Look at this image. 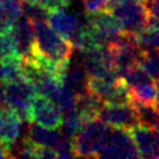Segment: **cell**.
<instances>
[{
  "mask_svg": "<svg viewBox=\"0 0 159 159\" xmlns=\"http://www.w3.org/2000/svg\"><path fill=\"white\" fill-rule=\"evenodd\" d=\"M1 84L4 92V104L10 108L21 122L29 123L31 103L37 94L34 84L25 77Z\"/></svg>",
  "mask_w": 159,
  "mask_h": 159,
  "instance_id": "1",
  "label": "cell"
},
{
  "mask_svg": "<svg viewBox=\"0 0 159 159\" xmlns=\"http://www.w3.org/2000/svg\"><path fill=\"white\" fill-rule=\"evenodd\" d=\"M107 130L108 125L98 118L84 122L82 128L72 138L75 157L97 158L98 150L104 140Z\"/></svg>",
  "mask_w": 159,
  "mask_h": 159,
  "instance_id": "2",
  "label": "cell"
},
{
  "mask_svg": "<svg viewBox=\"0 0 159 159\" xmlns=\"http://www.w3.org/2000/svg\"><path fill=\"white\" fill-rule=\"evenodd\" d=\"M108 11L119 22L123 34L137 35L148 26L149 14L143 1H127L113 5Z\"/></svg>",
  "mask_w": 159,
  "mask_h": 159,
  "instance_id": "3",
  "label": "cell"
},
{
  "mask_svg": "<svg viewBox=\"0 0 159 159\" xmlns=\"http://www.w3.org/2000/svg\"><path fill=\"white\" fill-rule=\"evenodd\" d=\"M97 158L107 159H135L140 158L137 147L127 129L108 127L104 140L98 150Z\"/></svg>",
  "mask_w": 159,
  "mask_h": 159,
  "instance_id": "4",
  "label": "cell"
},
{
  "mask_svg": "<svg viewBox=\"0 0 159 159\" xmlns=\"http://www.w3.org/2000/svg\"><path fill=\"white\" fill-rule=\"evenodd\" d=\"M57 9L53 11H50L47 21L48 25L65 40H67L71 45L78 39V36L83 32L86 24H87V16L83 20H80L78 16L73 14H67L65 10Z\"/></svg>",
  "mask_w": 159,
  "mask_h": 159,
  "instance_id": "5",
  "label": "cell"
},
{
  "mask_svg": "<svg viewBox=\"0 0 159 159\" xmlns=\"http://www.w3.org/2000/svg\"><path fill=\"white\" fill-rule=\"evenodd\" d=\"M63 113L60 107L51 99L36 94L30 108V122L37 123L46 128H61Z\"/></svg>",
  "mask_w": 159,
  "mask_h": 159,
  "instance_id": "6",
  "label": "cell"
},
{
  "mask_svg": "<svg viewBox=\"0 0 159 159\" xmlns=\"http://www.w3.org/2000/svg\"><path fill=\"white\" fill-rule=\"evenodd\" d=\"M97 118L108 127L123 128L127 130L138 124L137 113L132 102L120 104L103 103L97 114Z\"/></svg>",
  "mask_w": 159,
  "mask_h": 159,
  "instance_id": "7",
  "label": "cell"
},
{
  "mask_svg": "<svg viewBox=\"0 0 159 159\" xmlns=\"http://www.w3.org/2000/svg\"><path fill=\"white\" fill-rule=\"evenodd\" d=\"M140 158L158 159L159 158V145H158V129L150 128L142 124H135L128 129Z\"/></svg>",
  "mask_w": 159,
  "mask_h": 159,
  "instance_id": "8",
  "label": "cell"
},
{
  "mask_svg": "<svg viewBox=\"0 0 159 159\" xmlns=\"http://www.w3.org/2000/svg\"><path fill=\"white\" fill-rule=\"evenodd\" d=\"M10 34L14 40L16 53L21 58L31 56L32 42H34V26L32 21L26 16L21 15L10 27Z\"/></svg>",
  "mask_w": 159,
  "mask_h": 159,
  "instance_id": "9",
  "label": "cell"
},
{
  "mask_svg": "<svg viewBox=\"0 0 159 159\" xmlns=\"http://www.w3.org/2000/svg\"><path fill=\"white\" fill-rule=\"evenodd\" d=\"M21 132V120L6 106H0V142L9 148L17 142Z\"/></svg>",
  "mask_w": 159,
  "mask_h": 159,
  "instance_id": "10",
  "label": "cell"
},
{
  "mask_svg": "<svg viewBox=\"0 0 159 159\" xmlns=\"http://www.w3.org/2000/svg\"><path fill=\"white\" fill-rule=\"evenodd\" d=\"M62 84L71 89L75 94L82 93L87 91V82H88V75L84 70L83 63L78 62H70L66 65L62 76H61Z\"/></svg>",
  "mask_w": 159,
  "mask_h": 159,
  "instance_id": "11",
  "label": "cell"
},
{
  "mask_svg": "<svg viewBox=\"0 0 159 159\" xmlns=\"http://www.w3.org/2000/svg\"><path fill=\"white\" fill-rule=\"evenodd\" d=\"M27 125V135L26 139H29L31 143L39 145V147H47L55 149L61 139L63 138V133L57 129L46 128L43 125H40L34 122H29Z\"/></svg>",
  "mask_w": 159,
  "mask_h": 159,
  "instance_id": "12",
  "label": "cell"
},
{
  "mask_svg": "<svg viewBox=\"0 0 159 159\" xmlns=\"http://www.w3.org/2000/svg\"><path fill=\"white\" fill-rule=\"evenodd\" d=\"M102 104V99L96 94L91 93L89 91L75 94V111L81 116L84 122L97 118Z\"/></svg>",
  "mask_w": 159,
  "mask_h": 159,
  "instance_id": "13",
  "label": "cell"
},
{
  "mask_svg": "<svg viewBox=\"0 0 159 159\" xmlns=\"http://www.w3.org/2000/svg\"><path fill=\"white\" fill-rule=\"evenodd\" d=\"M128 89H129L130 102L158 107V86H157V82H154V81L145 82V83L130 87Z\"/></svg>",
  "mask_w": 159,
  "mask_h": 159,
  "instance_id": "14",
  "label": "cell"
},
{
  "mask_svg": "<svg viewBox=\"0 0 159 159\" xmlns=\"http://www.w3.org/2000/svg\"><path fill=\"white\" fill-rule=\"evenodd\" d=\"M24 77L22 60L19 56H7L0 58V82H11Z\"/></svg>",
  "mask_w": 159,
  "mask_h": 159,
  "instance_id": "15",
  "label": "cell"
},
{
  "mask_svg": "<svg viewBox=\"0 0 159 159\" xmlns=\"http://www.w3.org/2000/svg\"><path fill=\"white\" fill-rule=\"evenodd\" d=\"M132 104H133V107L135 109V113H137L138 124L158 129V119H159L158 107L145 106V104L134 103V102H132Z\"/></svg>",
  "mask_w": 159,
  "mask_h": 159,
  "instance_id": "16",
  "label": "cell"
},
{
  "mask_svg": "<svg viewBox=\"0 0 159 159\" xmlns=\"http://www.w3.org/2000/svg\"><path fill=\"white\" fill-rule=\"evenodd\" d=\"M134 40L142 51L158 50V27L147 26L143 31L134 35Z\"/></svg>",
  "mask_w": 159,
  "mask_h": 159,
  "instance_id": "17",
  "label": "cell"
},
{
  "mask_svg": "<svg viewBox=\"0 0 159 159\" xmlns=\"http://www.w3.org/2000/svg\"><path fill=\"white\" fill-rule=\"evenodd\" d=\"M138 65L155 82H158V50L142 51Z\"/></svg>",
  "mask_w": 159,
  "mask_h": 159,
  "instance_id": "18",
  "label": "cell"
},
{
  "mask_svg": "<svg viewBox=\"0 0 159 159\" xmlns=\"http://www.w3.org/2000/svg\"><path fill=\"white\" fill-rule=\"evenodd\" d=\"M21 11L22 15L30 19L31 21H47L50 11H47L45 7L40 6L36 2L21 0Z\"/></svg>",
  "mask_w": 159,
  "mask_h": 159,
  "instance_id": "19",
  "label": "cell"
},
{
  "mask_svg": "<svg viewBox=\"0 0 159 159\" xmlns=\"http://www.w3.org/2000/svg\"><path fill=\"white\" fill-rule=\"evenodd\" d=\"M15 55L17 56L16 47L10 31L0 32V58L7 56H15Z\"/></svg>",
  "mask_w": 159,
  "mask_h": 159,
  "instance_id": "20",
  "label": "cell"
},
{
  "mask_svg": "<svg viewBox=\"0 0 159 159\" xmlns=\"http://www.w3.org/2000/svg\"><path fill=\"white\" fill-rule=\"evenodd\" d=\"M86 14H96L102 10H107L108 0H82Z\"/></svg>",
  "mask_w": 159,
  "mask_h": 159,
  "instance_id": "21",
  "label": "cell"
},
{
  "mask_svg": "<svg viewBox=\"0 0 159 159\" xmlns=\"http://www.w3.org/2000/svg\"><path fill=\"white\" fill-rule=\"evenodd\" d=\"M26 1L36 2L40 6L45 7L47 11H53V10H57V9H62L67 5V2H65L63 0H26Z\"/></svg>",
  "mask_w": 159,
  "mask_h": 159,
  "instance_id": "22",
  "label": "cell"
},
{
  "mask_svg": "<svg viewBox=\"0 0 159 159\" xmlns=\"http://www.w3.org/2000/svg\"><path fill=\"white\" fill-rule=\"evenodd\" d=\"M1 158H9V150H7V147L0 142V159Z\"/></svg>",
  "mask_w": 159,
  "mask_h": 159,
  "instance_id": "23",
  "label": "cell"
},
{
  "mask_svg": "<svg viewBox=\"0 0 159 159\" xmlns=\"http://www.w3.org/2000/svg\"><path fill=\"white\" fill-rule=\"evenodd\" d=\"M63 1H65V2H67V4H68V1H70V0H63Z\"/></svg>",
  "mask_w": 159,
  "mask_h": 159,
  "instance_id": "24",
  "label": "cell"
}]
</instances>
